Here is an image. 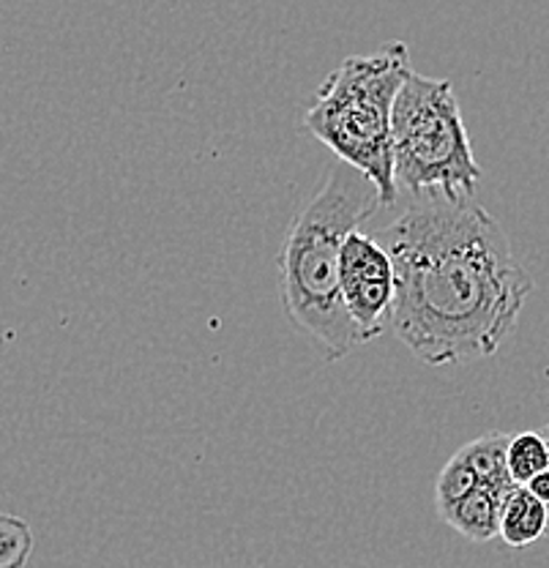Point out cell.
<instances>
[{
  "label": "cell",
  "mask_w": 549,
  "mask_h": 568,
  "mask_svg": "<svg viewBox=\"0 0 549 568\" xmlns=\"http://www.w3.org/2000/svg\"><path fill=\"white\" fill-rule=\"evenodd\" d=\"M375 235L392 254V328L429 366L489 358L517 328L533 280L474 197H416Z\"/></svg>",
  "instance_id": "obj_1"
},
{
  "label": "cell",
  "mask_w": 549,
  "mask_h": 568,
  "mask_svg": "<svg viewBox=\"0 0 549 568\" xmlns=\"http://www.w3.org/2000/svg\"><path fill=\"white\" fill-rule=\"evenodd\" d=\"M380 192L362 170L336 162L321 192L293 219L279 260V293L295 328L326 351L328 361L362 345L342 304L339 254L353 230L380 209Z\"/></svg>",
  "instance_id": "obj_2"
},
{
  "label": "cell",
  "mask_w": 549,
  "mask_h": 568,
  "mask_svg": "<svg viewBox=\"0 0 549 568\" xmlns=\"http://www.w3.org/2000/svg\"><path fill=\"white\" fill-rule=\"evenodd\" d=\"M413 74L405 41H388L369 55L345 58L317 91L304 115L306 132L362 170L380 192L383 205L397 203L392 148V112Z\"/></svg>",
  "instance_id": "obj_3"
},
{
  "label": "cell",
  "mask_w": 549,
  "mask_h": 568,
  "mask_svg": "<svg viewBox=\"0 0 549 568\" xmlns=\"http://www.w3.org/2000/svg\"><path fill=\"white\" fill-rule=\"evenodd\" d=\"M394 181L410 197H474L481 168L476 164L462 106L448 80L413 69L392 112Z\"/></svg>",
  "instance_id": "obj_4"
},
{
  "label": "cell",
  "mask_w": 549,
  "mask_h": 568,
  "mask_svg": "<svg viewBox=\"0 0 549 568\" xmlns=\"http://www.w3.org/2000/svg\"><path fill=\"white\" fill-rule=\"evenodd\" d=\"M339 293L362 345L392 328L397 271L386 246L364 230H353L339 254Z\"/></svg>",
  "instance_id": "obj_5"
},
{
  "label": "cell",
  "mask_w": 549,
  "mask_h": 568,
  "mask_svg": "<svg viewBox=\"0 0 549 568\" xmlns=\"http://www.w3.org/2000/svg\"><path fill=\"white\" fill-rule=\"evenodd\" d=\"M517 487V484H514ZM514 487H489V484H478L470 495L448 506L438 517L448 528H454L459 536L470 538V541L484 544L500 536V514H504L506 497L511 495Z\"/></svg>",
  "instance_id": "obj_6"
},
{
  "label": "cell",
  "mask_w": 549,
  "mask_h": 568,
  "mask_svg": "<svg viewBox=\"0 0 549 568\" xmlns=\"http://www.w3.org/2000/svg\"><path fill=\"white\" fill-rule=\"evenodd\" d=\"M549 508L528 487L517 484L506 497L504 514H500V538L514 549H525L547 536Z\"/></svg>",
  "instance_id": "obj_7"
},
{
  "label": "cell",
  "mask_w": 549,
  "mask_h": 568,
  "mask_svg": "<svg viewBox=\"0 0 549 568\" xmlns=\"http://www.w3.org/2000/svg\"><path fill=\"white\" fill-rule=\"evenodd\" d=\"M509 437L506 432H484L476 440L465 443L459 448L465 462L474 467L478 484H489V487H514V478L506 465V448H509Z\"/></svg>",
  "instance_id": "obj_8"
},
{
  "label": "cell",
  "mask_w": 549,
  "mask_h": 568,
  "mask_svg": "<svg viewBox=\"0 0 549 568\" xmlns=\"http://www.w3.org/2000/svg\"><path fill=\"white\" fill-rule=\"evenodd\" d=\"M506 465L514 484H528L530 478L539 476L541 470L549 467V440L545 432H517L509 437V448H506Z\"/></svg>",
  "instance_id": "obj_9"
},
{
  "label": "cell",
  "mask_w": 549,
  "mask_h": 568,
  "mask_svg": "<svg viewBox=\"0 0 549 568\" xmlns=\"http://www.w3.org/2000/svg\"><path fill=\"white\" fill-rule=\"evenodd\" d=\"M33 555L31 525L14 514H0V568H26Z\"/></svg>",
  "instance_id": "obj_10"
},
{
  "label": "cell",
  "mask_w": 549,
  "mask_h": 568,
  "mask_svg": "<svg viewBox=\"0 0 549 568\" xmlns=\"http://www.w3.org/2000/svg\"><path fill=\"white\" fill-rule=\"evenodd\" d=\"M476 487H478V478L474 467H470L462 454L457 452L446 462L438 481H435V506H438V514L446 511V508L454 506L457 500H462L465 495L474 493Z\"/></svg>",
  "instance_id": "obj_11"
},
{
  "label": "cell",
  "mask_w": 549,
  "mask_h": 568,
  "mask_svg": "<svg viewBox=\"0 0 549 568\" xmlns=\"http://www.w3.org/2000/svg\"><path fill=\"white\" fill-rule=\"evenodd\" d=\"M522 487H528L530 493L539 497L541 503H547V506H549V467H547V470H541L539 476L530 478L528 484H522Z\"/></svg>",
  "instance_id": "obj_12"
},
{
  "label": "cell",
  "mask_w": 549,
  "mask_h": 568,
  "mask_svg": "<svg viewBox=\"0 0 549 568\" xmlns=\"http://www.w3.org/2000/svg\"><path fill=\"white\" fill-rule=\"evenodd\" d=\"M541 432H545V429H541ZM545 435H547V440H549V432H545ZM549 508V506H547ZM547 538H549V523H547Z\"/></svg>",
  "instance_id": "obj_13"
},
{
  "label": "cell",
  "mask_w": 549,
  "mask_h": 568,
  "mask_svg": "<svg viewBox=\"0 0 549 568\" xmlns=\"http://www.w3.org/2000/svg\"><path fill=\"white\" fill-rule=\"evenodd\" d=\"M545 432H549V426H547V429H545Z\"/></svg>",
  "instance_id": "obj_14"
}]
</instances>
